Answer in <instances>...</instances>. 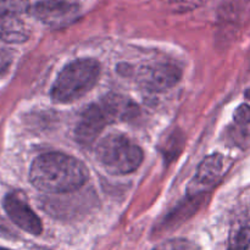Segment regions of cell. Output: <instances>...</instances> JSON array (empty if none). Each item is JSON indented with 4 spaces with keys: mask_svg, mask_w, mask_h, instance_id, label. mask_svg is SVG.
<instances>
[{
    "mask_svg": "<svg viewBox=\"0 0 250 250\" xmlns=\"http://www.w3.org/2000/svg\"><path fill=\"white\" fill-rule=\"evenodd\" d=\"M88 178L82 161L61 153L38 156L29 171V180L37 189L46 193H67L78 189Z\"/></svg>",
    "mask_w": 250,
    "mask_h": 250,
    "instance_id": "1",
    "label": "cell"
},
{
    "mask_svg": "<svg viewBox=\"0 0 250 250\" xmlns=\"http://www.w3.org/2000/svg\"><path fill=\"white\" fill-rule=\"evenodd\" d=\"M100 75V65L93 59H81L68 63L59 73L51 88L55 103H72L89 92Z\"/></svg>",
    "mask_w": 250,
    "mask_h": 250,
    "instance_id": "2",
    "label": "cell"
},
{
    "mask_svg": "<svg viewBox=\"0 0 250 250\" xmlns=\"http://www.w3.org/2000/svg\"><path fill=\"white\" fill-rule=\"evenodd\" d=\"M97 159L109 172L127 175L139 167L143 161V151L124 134H109L100 141Z\"/></svg>",
    "mask_w": 250,
    "mask_h": 250,
    "instance_id": "3",
    "label": "cell"
},
{
    "mask_svg": "<svg viewBox=\"0 0 250 250\" xmlns=\"http://www.w3.org/2000/svg\"><path fill=\"white\" fill-rule=\"evenodd\" d=\"M32 16L51 28H62L80 17V6L68 0H41L29 9Z\"/></svg>",
    "mask_w": 250,
    "mask_h": 250,
    "instance_id": "4",
    "label": "cell"
},
{
    "mask_svg": "<svg viewBox=\"0 0 250 250\" xmlns=\"http://www.w3.org/2000/svg\"><path fill=\"white\" fill-rule=\"evenodd\" d=\"M114 122L106 107L100 104H92L82 112L76 127V139L82 146H90L107 124Z\"/></svg>",
    "mask_w": 250,
    "mask_h": 250,
    "instance_id": "5",
    "label": "cell"
},
{
    "mask_svg": "<svg viewBox=\"0 0 250 250\" xmlns=\"http://www.w3.org/2000/svg\"><path fill=\"white\" fill-rule=\"evenodd\" d=\"M4 209L11 221L15 225L28 233L38 236L42 233L41 219L36 215V212L29 208V205L22 199L16 193H10L4 199Z\"/></svg>",
    "mask_w": 250,
    "mask_h": 250,
    "instance_id": "6",
    "label": "cell"
},
{
    "mask_svg": "<svg viewBox=\"0 0 250 250\" xmlns=\"http://www.w3.org/2000/svg\"><path fill=\"white\" fill-rule=\"evenodd\" d=\"M181 78V70L172 63H155L143 68L138 75L139 83L151 92H164L173 87Z\"/></svg>",
    "mask_w": 250,
    "mask_h": 250,
    "instance_id": "7",
    "label": "cell"
},
{
    "mask_svg": "<svg viewBox=\"0 0 250 250\" xmlns=\"http://www.w3.org/2000/svg\"><path fill=\"white\" fill-rule=\"evenodd\" d=\"M225 159L220 154H212L204 159L200 166L198 167L197 175L190 183V194L198 195L205 190V188L211 187L215 183L219 182L224 173Z\"/></svg>",
    "mask_w": 250,
    "mask_h": 250,
    "instance_id": "8",
    "label": "cell"
},
{
    "mask_svg": "<svg viewBox=\"0 0 250 250\" xmlns=\"http://www.w3.org/2000/svg\"><path fill=\"white\" fill-rule=\"evenodd\" d=\"M29 38V27L22 15L0 12V41L10 44L23 43Z\"/></svg>",
    "mask_w": 250,
    "mask_h": 250,
    "instance_id": "9",
    "label": "cell"
},
{
    "mask_svg": "<svg viewBox=\"0 0 250 250\" xmlns=\"http://www.w3.org/2000/svg\"><path fill=\"white\" fill-rule=\"evenodd\" d=\"M102 103L110 112L114 122L119 120H127L133 117L136 114V105L121 95H107Z\"/></svg>",
    "mask_w": 250,
    "mask_h": 250,
    "instance_id": "10",
    "label": "cell"
},
{
    "mask_svg": "<svg viewBox=\"0 0 250 250\" xmlns=\"http://www.w3.org/2000/svg\"><path fill=\"white\" fill-rule=\"evenodd\" d=\"M250 247V220L243 219L232 226L227 250H248Z\"/></svg>",
    "mask_w": 250,
    "mask_h": 250,
    "instance_id": "11",
    "label": "cell"
},
{
    "mask_svg": "<svg viewBox=\"0 0 250 250\" xmlns=\"http://www.w3.org/2000/svg\"><path fill=\"white\" fill-rule=\"evenodd\" d=\"M28 0H0V12L23 15L29 11Z\"/></svg>",
    "mask_w": 250,
    "mask_h": 250,
    "instance_id": "12",
    "label": "cell"
},
{
    "mask_svg": "<svg viewBox=\"0 0 250 250\" xmlns=\"http://www.w3.org/2000/svg\"><path fill=\"white\" fill-rule=\"evenodd\" d=\"M153 250H199V247L187 239H170L160 246L155 247Z\"/></svg>",
    "mask_w": 250,
    "mask_h": 250,
    "instance_id": "13",
    "label": "cell"
},
{
    "mask_svg": "<svg viewBox=\"0 0 250 250\" xmlns=\"http://www.w3.org/2000/svg\"><path fill=\"white\" fill-rule=\"evenodd\" d=\"M234 124L236 126L244 128L250 125V106L249 105H241L234 112Z\"/></svg>",
    "mask_w": 250,
    "mask_h": 250,
    "instance_id": "14",
    "label": "cell"
},
{
    "mask_svg": "<svg viewBox=\"0 0 250 250\" xmlns=\"http://www.w3.org/2000/svg\"><path fill=\"white\" fill-rule=\"evenodd\" d=\"M0 250H10V249H6V248H1V247H0Z\"/></svg>",
    "mask_w": 250,
    "mask_h": 250,
    "instance_id": "15",
    "label": "cell"
},
{
    "mask_svg": "<svg viewBox=\"0 0 250 250\" xmlns=\"http://www.w3.org/2000/svg\"><path fill=\"white\" fill-rule=\"evenodd\" d=\"M41 250H46V249H41Z\"/></svg>",
    "mask_w": 250,
    "mask_h": 250,
    "instance_id": "16",
    "label": "cell"
}]
</instances>
